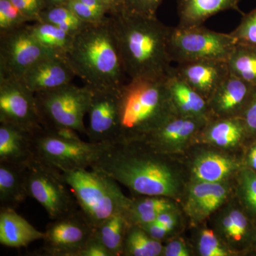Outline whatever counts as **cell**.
I'll use <instances>...</instances> for the list:
<instances>
[{"mask_svg":"<svg viewBox=\"0 0 256 256\" xmlns=\"http://www.w3.org/2000/svg\"><path fill=\"white\" fill-rule=\"evenodd\" d=\"M240 118L245 124L250 143L256 140V86H254L250 100Z\"/></svg>","mask_w":256,"mask_h":256,"instance_id":"obj_40","label":"cell"},{"mask_svg":"<svg viewBox=\"0 0 256 256\" xmlns=\"http://www.w3.org/2000/svg\"><path fill=\"white\" fill-rule=\"evenodd\" d=\"M66 60L76 76L92 89L120 88L127 82L109 15L74 36Z\"/></svg>","mask_w":256,"mask_h":256,"instance_id":"obj_3","label":"cell"},{"mask_svg":"<svg viewBox=\"0 0 256 256\" xmlns=\"http://www.w3.org/2000/svg\"><path fill=\"white\" fill-rule=\"evenodd\" d=\"M208 119L175 114L142 140L166 154H182L194 146Z\"/></svg>","mask_w":256,"mask_h":256,"instance_id":"obj_17","label":"cell"},{"mask_svg":"<svg viewBox=\"0 0 256 256\" xmlns=\"http://www.w3.org/2000/svg\"><path fill=\"white\" fill-rule=\"evenodd\" d=\"M107 144L66 140L48 132L43 127L33 132L32 140L34 158L60 172L92 168Z\"/></svg>","mask_w":256,"mask_h":256,"instance_id":"obj_9","label":"cell"},{"mask_svg":"<svg viewBox=\"0 0 256 256\" xmlns=\"http://www.w3.org/2000/svg\"><path fill=\"white\" fill-rule=\"evenodd\" d=\"M210 218H213L212 228L234 255L254 254L256 223L242 208L235 194Z\"/></svg>","mask_w":256,"mask_h":256,"instance_id":"obj_11","label":"cell"},{"mask_svg":"<svg viewBox=\"0 0 256 256\" xmlns=\"http://www.w3.org/2000/svg\"><path fill=\"white\" fill-rule=\"evenodd\" d=\"M28 22H37L46 8L45 0H11Z\"/></svg>","mask_w":256,"mask_h":256,"instance_id":"obj_39","label":"cell"},{"mask_svg":"<svg viewBox=\"0 0 256 256\" xmlns=\"http://www.w3.org/2000/svg\"><path fill=\"white\" fill-rule=\"evenodd\" d=\"M196 250L201 256H235L224 245L212 228L200 229L196 237Z\"/></svg>","mask_w":256,"mask_h":256,"instance_id":"obj_34","label":"cell"},{"mask_svg":"<svg viewBox=\"0 0 256 256\" xmlns=\"http://www.w3.org/2000/svg\"><path fill=\"white\" fill-rule=\"evenodd\" d=\"M28 196L34 198L55 220L80 208L62 172L33 158L26 166Z\"/></svg>","mask_w":256,"mask_h":256,"instance_id":"obj_8","label":"cell"},{"mask_svg":"<svg viewBox=\"0 0 256 256\" xmlns=\"http://www.w3.org/2000/svg\"><path fill=\"white\" fill-rule=\"evenodd\" d=\"M44 232L36 230L13 208H0V244L20 248L41 240Z\"/></svg>","mask_w":256,"mask_h":256,"instance_id":"obj_24","label":"cell"},{"mask_svg":"<svg viewBox=\"0 0 256 256\" xmlns=\"http://www.w3.org/2000/svg\"><path fill=\"white\" fill-rule=\"evenodd\" d=\"M92 90L84 85L70 84L35 94L42 127L46 130L66 128L86 134L84 117L92 100Z\"/></svg>","mask_w":256,"mask_h":256,"instance_id":"obj_6","label":"cell"},{"mask_svg":"<svg viewBox=\"0 0 256 256\" xmlns=\"http://www.w3.org/2000/svg\"><path fill=\"white\" fill-rule=\"evenodd\" d=\"M26 166L0 163L1 208L16 210L28 196L26 184Z\"/></svg>","mask_w":256,"mask_h":256,"instance_id":"obj_26","label":"cell"},{"mask_svg":"<svg viewBox=\"0 0 256 256\" xmlns=\"http://www.w3.org/2000/svg\"><path fill=\"white\" fill-rule=\"evenodd\" d=\"M111 26L129 79L166 76L172 67L168 52L170 26L156 16L121 12L109 15Z\"/></svg>","mask_w":256,"mask_h":256,"instance_id":"obj_2","label":"cell"},{"mask_svg":"<svg viewBox=\"0 0 256 256\" xmlns=\"http://www.w3.org/2000/svg\"><path fill=\"white\" fill-rule=\"evenodd\" d=\"M227 64L230 75L256 86V46L236 44Z\"/></svg>","mask_w":256,"mask_h":256,"instance_id":"obj_30","label":"cell"},{"mask_svg":"<svg viewBox=\"0 0 256 256\" xmlns=\"http://www.w3.org/2000/svg\"><path fill=\"white\" fill-rule=\"evenodd\" d=\"M196 150L185 168L188 182H224L235 180L245 166L244 153L233 152L206 146Z\"/></svg>","mask_w":256,"mask_h":256,"instance_id":"obj_13","label":"cell"},{"mask_svg":"<svg viewBox=\"0 0 256 256\" xmlns=\"http://www.w3.org/2000/svg\"><path fill=\"white\" fill-rule=\"evenodd\" d=\"M168 76V75H166ZM166 76L129 79L120 89L121 141L142 140L176 114Z\"/></svg>","mask_w":256,"mask_h":256,"instance_id":"obj_4","label":"cell"},{"mask_svg":"<svg viewBox=\"0 0 256 256\" xmlns=\"http://www.w3.org/2000/svg\"><path fill=\"white\" fill-rule=\"evenodd\" d=\"M62 173L80 210L95 228L116 214L126 212L130 204L131 198L122 193L118 182L100 170Z\"/></svg>","mask_w":256,"mask_h":256,"instance_id":"obj_5","label":"cell"},{"mask_svg":"<svg viewBox=\"0 0 256 256\" xmlns=\"http://www.w3.org/2000/svg\"><path fill=\"white\" fill-rule=\"evenodd\" d=\"M170 98L176 114L185 117L210 119L208 104L172 68L166 78Z\"/></svg>","mask_w":256,"mask_h":256,"instance_id":"obj_22","label":"cell"},{"mask_svg":"<svg viewBox=\"0 0 256 256\" xmlns=\"http://www.w3.org/2000/svg\"><path fill=\"white\" fill-rule=\"evenodd\" d=\"M230 34L236 44L256 46V8L244 14L238 26Z\"/></svg>","mask_w":256,"mask_h":256,"instance_id":"obj_35","label":"cell"},{"mask_svg":"<svg viewBox=\"0 0 256 256\" xmlns=\"http://www.w3.org/2000/svg\"><path fill=\"white\" fill-rule=\"evenodd\" d=\"M28 22V18L14 6L11 0H0V32L20 28Z\"/></svg>","mask_w":256,"mask_h":256,"instance_id":"obj_36","label":"cell"},{"mask_svg":"<svg viewBox=\"0 0 256 256\" xmlns=\"http://www.w3.org/2000/svg\"><path fill=\"white\" fill-rule=\"evenodd\" d=\"M240 0H178L180 28L203 25L214 15L226 10L239 11Z\"/></svg>","mask_w":256,"mask_h":256,"instance_id":"obj_25","label":"cell"},{"mask_svg":"<svg viewBox=\"0 0 256 256\" xmlns=\"http://www.w3.org/2000/svg\"><path fill=\"white\" fill-rule=\"evenodd\" d=\"M196 144H204L224 150L245 153L250 144L242 118H210L198 134Z\"/></svg>","mask_w":256,"mask_h":256,"instance_id":"obj_19","label":"cell"},{"mask_svg":"<svg viewBox=\"0 0 256 256\" xmlns=\"http://www.w3.org/2000/svg\"><path fill=\"white\" fill-rule=\"evenodd\" d=\"M124 212L116 214L96 228V238L102 242L111 256H122L124 238L131 226Z\"/></svg>","mask_w":256,"mask_h":256,"instance_id":"obj_28","label":"cell"},{"mask_svg":"<svg viewBox=\"0 0 256 256\" xmlns=\"http://www.w3.org/2000/svg\"><path fill=\"white\" fill-rule=\"evenodd\" d=\"M236 44L230 34L220 33L204 26L171 28L168 52L178 64L204 60H228Z\"/></svg>","mask_w":256,"mask_h":256,"instance_id":"obj_7","label":"cell"},{"mask_svg":"<svg viewBox=\"0 0 256 256\" xmlns=\"http://www.w3.org/2000/svg\"><path fill=\"white\" fill-rule=\"evenodd\" d=\"M30 32L37 41L47 50L66 58L73 45L74 36L52 24L34 22L28 25Z\"/></svg>","mask_w":256,"mask_h":256,"instance_id":"obj_29","label":"cell"},{"mask_svg":"<svg viewBox=\"0 0 256 256\" xmlns=\"http://www.w3.org/2000/svg\"><path fill=\"white\" fill-rule=\"evenodd\" d=\"M254 87L229 75L207 101L210 118L242 117Z\"/></svg>","mask_w":256,"mask_h":256,"instance_id":"obj_21","label":"cell"},{"mask_svg":"<svg viewBox=\"0 0 256 256\" xmlns=\"http://www.w3.org/2000/svg\"><path fill=\"white\" fill-rule=\"evenodd\" d=\"M176 74L207 101L230 75L227 60H204L178 64Z\"/></svg>","mask_w":256,"mask_h":256,"instance_id":"obj_18","label":"cell"},{"mask_svg":"<svg viewBox=\"0 0 256 256\" xmlns=\"http://www.w3.org/2000/svg\"><path fill=\"white\" fill-rule=\"evenodd\" d=\"M38 21L55 25L72 36H76L89 25L80 20L66 5L46 8L40 14Z\"/></svg>","mask_w":256,"mask_h":256,"instance_id":"obj_33","label":"cell"},{"mask_svg":"<svg viewBox=\"0 0 256 256\" xmlns=\"http://www.w3.org/2000/svg\"><path fill=\"white\" fill-rule=\"evenodd\" d=\"M244 162L246 166L256 172V140L250 142L246 149Z\"/></svg>","mask_w":256,"mask_h":256,"instance_id":"obj_43","label":"cell"},{"mask_svg":"<svg viewBox=\"0 0 256 256\" xmlns=\"http://www.w3.org/2000/svg\"><path fill=\"white\" fill-rule=\"evenodd\" d=\"M69 0H45L46 8L53 6H64L67 4Z\"/></svg>","mask_w":256,"mask_h":256,"instance_id":"obj_46","label":"cell"},{"mask_svg":"<svg viewBox=\"0 0 256 256\" xmlns=\"http://www.w3.org/2000/svg\"><path fill=\"white\" fill-rule=\"evenodd\" d=\"M178 203L169 197L133 196L124 214L130 225L142 227L152 223L162 212L178 210Z\"/></svg>","mask_w":256,"mask_h":256,"instance_id":"obj_27","label":"cell"},{"mask_svg":"<svg viewBox=\"0 0 256 256\" xmlns=\"http://www.w3.org/2000/svg\"><path fill=\"white\" fill-rule=\"evenodd\" d=\"M120 88L92 89L86 136L89 142L114 143L120 138Z\"/></svg>","mask_w":256,"mask_h":256,"instance_id":"obj_15","label":"cell"},{"mask_svg":"<svg viewBox=\"0 0 256 256\" xmlns=\"http://www.w3.org/2000/svg\"><path fill=\"white\" fill-rule=\"evenodd\" d=\"M53 54L32 35L28 24L0 32V77L21 79L37 60Z\"/></svg>","mask_w":256,"mask_h":256,"instance_id":"obj_10","label":"cell"},{"mask_svg":"<svg viewBox=\"0 0 256 256\" xmlns=\"http://www.w3.org/2000/svg\"><path fill=\"white\" fill-rule=\"evenodd\" d=\"M105 5L108 15L118 14L122 10L124 0H100Z\"/></svg>","mask_w":256,"mask_h":256,"instance_id":"obj_44","label":"cell"},{"mask_svg":"<svg viewBox=\"0 0 256 256\" xmlns=\"http://www.w3.org/2000/svg\"><path fill=\"white\" fill-rule=\"evenodd\" d=\"M96 228L79 210L47 224L40 255L78 256L86 242L94 236Z\"/></svg>","mask_w":256,"mask_h":256,"instance_id":"obj_12","label":"cell"},{"mask_svg":"<svg viewBox=\"0 0 256 256\" xmlns=\"http://www.w3.org/2000/svg\"><path fill=\"white\" fill-rule=\"evenodd\" d=\"M191 252L186 242L181 238H171L164 246L162 256H190Z\"/></svg>","mask_w":256,"mask_h":256,"instance_id":"obj_41","label":"cell"},{"mask_svg":"<svg viewBox=\"0 0 256 256\" xmlns=\"http://www.w3.org/2000/svg\"><path fill=\"white\" fill-rule=\"evenodd\" d=\"M75 76L66 58L53 54L37 60L25 72L21 80L36 94L70 84Z\"/></svg>","mask_w":256,"mask_h":256,"instance_id":"obj_20","label":"cell"},{"mask_svg":"<svg viewBox=\"0 0 256 256\" xmlns=\"http://www.w3.org/2000/svg\"><path fill=\"white\" fill-rule=\"evenodd\" d=\"M0 124L32 132L42 128L35 94L21 79L0 77Z\"/></svg>","mask_w":256,"mask_h":256,"instance_id":"obj_14","label":"cell"},{"mask_svg":"<svg viewBox=\"0 0 256 256\" xmlns=\"http://www.w3.org/2000/svg\"><path fill=\"white\" fill-rule=\"evenodd\" d=\"M254 254H256V246H255V248H254Z\"/></svg>","mask_w":256,"mask_h":256,"instance_id":"obj_47","label":"cell"},{"mask_svg":"<svg viewBox=\"0 0 256 256\" xmlns=\"http://www.w3.org/2000/svg\"><path fill=\"white\" fill-rule=\"evenodd\" d=\"M80 1H82L84 4H86L87 6H90L92 9L108 14L105 5L102 4L100 0H80Z\"/></svg>","mask_w":256,"mask_h":256,"instance_id":"obj_45","label":"cell"},{"mask_svg":"<svg viewBox=\"0 0 256 256\" xmlns=\"http://www.w3.org/2000/svg\"><path fill=\"white\" fill-rule=\"evenodd\" d=\"M234 194L235 180L188 182L181 203L185 214L194 225H197L210 218Z\"/></svg>","mask_w":256,"mask_h":256,"instance_id":"obj_16","label":"cell"},{"mask_svg":"<svg viewBox=\"0 0 256 256\" xmlns=\"http://www.w3.org/2000/svg\"><path fill=\"white\" fill-rule=\"evenodd\" d=\"M163 1L164 0H124L121 12L128 14L156 16V11Z\"/></svg>","mask_w":256,"mask_h":256,"instance_id":"obj_38","label":"cell"},{"mask_svg":"<svg viewBox=\"0 0 256 256\" xmlns=\"http://www.w3.org/2000/svg\"><path fill=\"white\" fill-rule=\"evenodd\" d=\"M66 6H68L80 20L88 24L104 22L108 18V14L92 9L80 0H69Z\"/></svg>","mask_w":256,"mask_h":256,"instance_id":"obj_37","label":"cell"},{"mask_svg":"<svg viewBox=\"0 0 256 256\" xmlns=\"http://www.w3.org/2000/svg\"><path fill=\"white\" fill-rule=\"evenodd\" d=\"M33 132L0 124V163L26 166L34 158Z\"/></svg>","mask_w":256,"mask_h":256,"instance_id":"obj_23","label":"cell"},{"mask_svg":"<svg viewBox=\"0 0 256 256\" xmlns=\"http://www.w3.org/2000/svg\"><path fill=\"white\" fill-rule=\"evenodd\" d=\"M78 256H111L110 252L102 245V242L96 238L95 234L94 236L86 242L79 252Z\"/></svg>","mask_w":256,"mask_h":256,"instance_id":"obj_42","label":"cell"},{"mask_svg":"<svg viewBox=\"0 0 256 256\" xmlns=\"http://www.w3.org/2000/svg\"><path fill=\"white\" fill-rule=\"evenodd\" d=\"M90 168L108 174L133 196H165L181 202L188 184L184 164L143 140L108 144Z\"/></svg>","mask_w":256,"mask_h":256,"instance_id":"obj_1","label":"cell"},{"mask_svg":"<svg viewBox=\"0 0 256 256\" xmlns=\"http://www.w3.org/2000/svg\"><path fill=\"white\" fill-rule=\"evenodd\" d=\"M162 242L152 238L137 225H131L124 238V256H162Z\"/></svg>","mask_w":256,"mask_h":256,"instance_id":"obj_31","label":"cell"},{"mask_svg":"<svg viewBox=\"0 0 256 256\" xmlns=\"http://www.w3.org/2000/svg\"><path fill=\"white\" fill-rule=\"evenodd\" d=\"M235 196L256 223V172L244 166L235 180Z\"/></svg>","mask_w":256,"mask_h":256,"instance_id":"obj_32","label":"cell"}]
</instances>
